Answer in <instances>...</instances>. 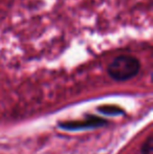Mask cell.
<instances>
[{
  "label": "cell",
  "instance_id": "1",
  "mask_svg": "<svg viewBox=\"0 0 153 154\" xmlns=\"http://www.w3.org/2000/svg\"><path fill=\"white\" fill-rule=\"evenodd\" d=\"M141 64L139 61L131 56H120L116 57L108 65V75L115 81L123 82L130 80L139 73Z\"/></svg>",
  "mask_w": 153,
  "mask_h": 154
},
{
  "label": "cell",
  "instance_id": "2",
  "mask_svg": "<svg viewBox=\"0 0 153 154\" xmlns=\"http://www.w3.org/2000/svg\"><path fill=\"white\" fill-rule=\"evenodd\" d=\"M141 153L142 154H153V137L151 135L148 136L147 140L142 145Z\"/></svg>",
  "mask_w": 153,
  "mask_h": 154
}]
</instances>
